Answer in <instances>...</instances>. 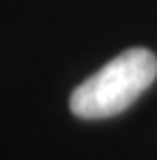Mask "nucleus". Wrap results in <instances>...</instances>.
<instances>
[{
    "mask_svg": "<svg viewBox=\"0 0 157 160\" xmlns=\"http://www.w3.org/2000/svg\"><path fill=\"white\" fill-rule=\"evenodd\" d=\"M157 78V57L145 47L117 54L70 94V111L78 118H113L134 104Z\"/></svg>",
    "mask_w": 157,
    "mask_h": 160,
    "instance_id": "obj_1",
    "label": "nucleus"
}]
</instances>
